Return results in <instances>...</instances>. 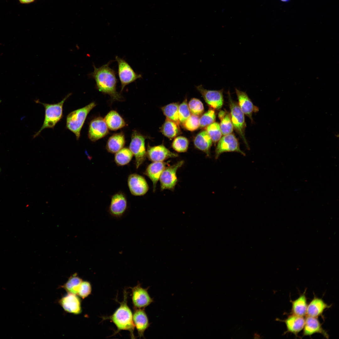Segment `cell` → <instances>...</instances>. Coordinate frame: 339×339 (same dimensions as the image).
<instances>
[{
  "label": "cell",
  "instance_id": "36",
  "mask_svg": "<svg viewBox=\"0 0 339 339\" xmlns=\"http://www.w3.org/2000/svg\"><path fill=\"white\" fill-rule=\"evenodd\" d=\"M187 99L179 106L178 114L180 122L183 123L191 116V112L187 103Z\"/></svg>",
  "mask_w": 339,
  "mask_h": 339
},
{
  "label": "cell",
  "instance_id": "32",
  "mask_svg": "<svg viewBox=\"0 0 339 339\" xmlns=\"http://www.w3.org/2000/svg\"><path fill=\"white\" fill-rule=\"evenodd\" d=\"M219 125L223 135L230 134L233 132L234 127L230 113H226L224 116L221 120Z\"/></svg>",
  "mask_w": 339,
  "mask_h": 339
},
{
  "label": "cell",
  "instance_id": "19",
  "mask_svg": "<svg viewBox=\"0 0 339 339\" xmlns=\"http://www.w3.org/2000/svg\"><path fill=\"white\" fill-rule=\"evenodd\" d=\"M133 320L137 331L138 336L144 337L145 330L150 325L147 315L143 309H135L133 315Z\"/></svg>",
  "mask_w": 339,
  "mask_h": 339
},
{
  "label": "cell",
  "instance_id": "5",
  "mask_svg": "<svg viewBox=\"0 0 339 339\" xmlns=\"http://www.w3.org/2000/svg\"><path fill=\"white\" fill-rule=\"evenodd\" d=\"M230 116L233 127L243 140L248 149L249 145L246 139L245 130L246 127L244 113L241 110L238 104L231 98L229 91L228 92Z\"/></svg>",
  "mask_w": 339,
  "mask_h": 339
},
{
  "label": "cell",
  "instance_id": "31",
  "mask_svg": "<svg viewBox=\"0 0 339 339\" xmlns=\"http://www.w3.org/2000/svg\"><path fill=\"white\" fill-rule=\"evenodd\" d=\"M206 131L212 141L216 142L220 139L222 133L220 125L218 122H213L206 127Z\"/></svg>",
  "mask_w": 339,
  "mask_h": 339
},
{
  "label": "cell",
  "instance_id": "15",
  "mask_svg": "<svg viewBox=\"0 0 339 339\" xmlns=\"http://www.w3.org/2000/svg\"><path fill=\"white\" fill-rule=\"evenodd\" d=\"M127 207V201L125 196L121 193H117L111 198L109 212L112 216L120 218L125 213Z\"/></svg>",
  "mask_w": 339,
  "mask_h": 339
},
{
  "label": "cell",
  "instance_id": "40",
  "mask_svg": "<svg viewBox=\"0 0 339 339\" xmlns=\"http://www.w3.org/2000/svg\"><path fill=\"white\" fill-rule=\"evenodd\" d=\"M20 3L23 4L29 3L33 2L35 0H19Z\"/></svg>",
  "mask_w": 339,
  "mask_h": 339
},
{
  "label": "cell",
  "instance_id": "4",
  "mask_svg": "<svg viewBox=\"0 0 339 339\" xmlns=\"http://www.w3.org/2000/svg\"><path fill=\"white\" fill-rule=\"evenodd\" d=\"M96 105L95 103L92 102L83 107L71 112L67 116L66 128L75 134L77 140L80 137L81 129L88 114Z\"/></svg>",
  "mask_w": 339,
  "mask_h": 339
},
{
  "label": "cell",
  "instance_id": "9",
  "mask_svg": "<svg viewBox=\"0 0 339 339\" xmlns=\"http://www.w3.org/2000/svg\"><path fill=\"white\" fill-rule=\"evenodd\" d=\"M183 164V161H180L164 169L159 179L162 190H173L177 181V171Z\"/></svg>",
  "mask_w": 339,
  "mask_h": 339
},
{
  "label": "cell",
  "instance_id": "21",
  "mask_svg": "<svg viewBox=\"0 0 339 339\" xmlns=\"http://www.w3.org/2000/svg\"><path fill=\"white\" fill-rule=\"evenodd\" d=\"M331 305L326 303L323 300L315 296L313 299L308 305L307 316L318 317L323 316V313L326 309L331 307Z\"/></svg>",
  "mask_w": 339,
  "mask_h": 339
},
{
  "label": "cell",
  "instance_id": "26",
  "mask_svg": "<svg viewBox=\"0 0 339 339\" xmlns=\"http://www.w3.org/2000/svg\"><path fill=\"white\" fill-rule=\"evenodd\" d=\"M125 143V136L123 133L120 132L115 134L108 139L106 144V148L111 153H116L123 148Z\"/></svg>",
  "mask_w": 339,
  "mask_h": 339
},
{
  "label": "cell",
  "instance_id": "39",
  "mask_svg": "<svg viewBox=\"0 0 339 339\" xmlns=\"http://www.w3.org/2000/svg\"><path fill=\"white\" fill-rule=\"evenodd\" d=\"M226 112L223 110H221L218 113V117L221 120L224 116Z\"/></svg>",
  "mask_w": 339,
  "mask_h": 339
},
{
  "label": "cell",
  "instance_id": "30",
  "mask_svg": "<svg viewBox=\"0 0 339 339\" xmlns=\"http://www.w3.org/2000/svg\"><path fill=\"white\" fill-rule=\"evenodd\" d=\"M133 155L129 149L126 148H123L116 153L115 160L118 165L124 166L130 162Z\"/></svg>",
  "mask_w": 339,
  "mask_h": 339
},
{
  "label": "cell",
  "instance_id": "24",
  "mask_svg": "<svg viewBox=\"0 0 339 339\" xmlns=\"http://www.w3.org/2000/svg\"><path fill=\"white\" fill-rule=\"evenodd\" d=\"M212 142L206 130L203 131L199 133L195 137L194 140V144L197 148L204 152L209 156Z\"/></svg>",
  "mask_w": 339,
  "mask_h": 339
},
{
  "label": "cell",
  "instance_id": "8",
  "mask_svg": "<svg viewBox=\"0 0 339 339\" xmlns=\"http://www.w3.org/2000/svg\"><path fill=\"white\" fill-rule=\"evenodd\" d=\"M226 152H237L245 155V153L240 149L238 139L231 133L224 135L219 140L215 150V159H218L222 153Z\"/></svg>",
  "mask_w": 339,
  "mask_h": 339
},
{
  "label": "cell",
  "instance_id": "1",
  "mask_svg": "<svg viewBox=\"0 0 339 339\" xmlns=\"http://www.w3.org/2000/svg\"><path fill=\"white\" fill-rule=\"evenodd\" d=\"M112 62V61H110L98 68L94 64V71L89 73L88 76L94 80L96 88L99 91L109 95L114 100H121L122 98L116 90L117 80L116 73L110 67Z\"/></svg>",
  "mask_w": 339,
  "mask_h": 339
},
{
  "label": "cell",
  "instance_id": "17",
  "mask_svg": "<svg viewBox=\"0 0 339 339\" xmlns=\"http://www.w3.org/2000/svg\"><path fill=\"white\" fill-rule=\"evenodd\" d=\"M303 336H309L316 333H320L325 338L328 339L329 335L322 327L321 324L317 317L307 316L305 318L303 328Z\"/></svg>",
  "mask_w": 339,
  "mask_h": 339
},
{
  "label": "cell",
  "instance_id": "42",
  "mask_svg": "<svg viewBox=\"0 0 339 339\" xmlns=\"http://www.w3.org/2000/svg\"><path fill=\"white\" fill-rule=\"evenodd\" d=\"M279 0L281 2H283V3H289L291 1V0Z\"/></svg>",
  "mask_w": 339,
  "mask_h": 339
},
{
  "label": "cell",
  "instance_id": "38",
  "mask_svg": "<svg viewBox=\"0 0 339 339\" xmlns=\"http://www.w3.org/2000/svg\"><path fill=\"white\" fill-rule=\"evenodd\" d=\"M92 290L90 283L87 281H82L81 283L77 294L84 299L91 293Z\"/></svg>",
  "mask_w": 339,
  "mask_h": 339
},
{
  "label": "cell",
  "instance_id": "23",
  "mask_svg": "<svg viewBox=\"0 0 339 339\" xmlns=\"http://www.w3.org/2000/svg\"><path fill=\"white\" fill-rule=\"evenodd\" d=\"M104 120L109 129L116 131L124 127L126 123L121 116L116 111H110L105 116Z\"/></svg>",
  "mask_w": 339,
  "mask_h": 339
},
{
  "label": "cell",
  "instance_id": "6",
  "mask_svg": "<svg viewBox=\"0 0 339 339\" xmlns=\"http://www.w3.org/2000/svg\"><path fill=\"white\" fill-rule=\"evenodd\" d=\"M115 59L118 64V74L122 92L126 86L142 77L141 74L136 73L124 59L116 56Z\"/></svg>",
  "mask_w": 339,
  "mask_h": 339
},
{
  "label": "cell",
  "instance_id": "14",
  "mask_svg": "<svg viewBox=\"0 0 339 339\" xmlns=\"http://www.w3.org/2000/svg\"><path fill=\"white\" fill-rule=\"evenodd\" d=\"M59 303L68 313L78 315L81 312V300L76 294L68 293L61 299Z\"/></svg>",
  "mask_w": 339,
  "mask_h": 339
},
{
  "label": "cell",
  "instance_id": "43",
  "mask_svg": "<svg viewBox=\"0 0 339 339\" xmlns=\"http://www.w3.org/2000/svg\"><path fill=\"white\" fill-rule=\"evenodd\" d=\"M0 171H1V169H0Z\"/></svg>",
  "mask_w": 339,
  "mask_h": 339
},
{
  "label": "cell",
  "instance_id": "7",
  "mask_svg": "<svg viewBox=\"0 0 339 339\" xmlns=\"http://www.w3.org/2000/svg\"><path fill=\"white\" fill-rule=\"evenodd\" d=\"M145 140V137L141 134L136 130L133 131L129 149L135 157L137 169L141 166L146 159L147 153Z\"/></svg>",
  "mask_w": 339,
  "mask_h": 339
},
{
  "label": "cell",
  "instance_id": "3",
  "mask_svg": "<svg viewBox=\"0 0 339 339\" xmlns=\"http://www.w3.org/2000/svg\"><path fill=\"white\" fill-rule=\"evenodd\" d=\"M72 94H67L60 102L56 104H49L36 100V102L43 105L45 109L44 122L41 127L34 135L33 138L38 136L42 131L46 128H53L56 124L63 117V106L64 102Z\"/></svg>",
  "mask_w": 339,
  "mask_h": 339
},
{
  "label": "cell",
  "instance_id": "10",
  "mask_svg": "<svg viewBox=\"0 0 339 339\" xmlns=\"http://www.w3.org/2000/svg\"><path fill=\"white\" fill-rule=\"evenodd\" d=\"M207 104L211 108L219 110L222 106L223 99V89L210 90L204 89L201 84L196 87Z\"/></svg>",
  "mask_w": 339,
  "mask_h": 339
},
{
  "label": "cell",
  "instance_id": "20",
  "mask_svg": "<svg viewBox=\"0 0 339 339\" xmlns=\"http://www.w3.org/2000/svg\"><path fill=\"white\" fill-rule=\"evenodd\" d=\"M278 320L285 323L287 329L286 333H291L297 336L298 334L303 329L305 318L291 314L284 320Z\"/></svg>",
  "mask_w": 339,
  "mask_h": 339
},
{
  "label": "cell",
  "instance_id": "2",
  "mask_svg": "<svg viewBox=\"0 0 339 339\" xmlns=\"http://www.w3.org/2000/svg\"><path fill=\"white\" fill-rule=\"evenodd\" d=\"M128 292L125 289L123 292V299L120 303V306L114 313L109 316L103 317V320L108 319L116 325L117 330L115 334L122 330L128 331L131 338L135 339L134 331L135 328L132 312L127 304Z\"/></svg>",
  "mask_w": 339,
  "mask_h": 339
},
{
  "label": "cell",
  "instance_id": "35",
  "mask_svg": "<svg viewBox=\"0 0 339 339\" xmlns=\"http://www.w3.org/2000/svg\"><path fill=\"white\" fill-rule=\"evenodd\" d=\"M188 105L190 112L192 114L198 116L201 114L204 111L203 105L197 99H192L189 102Z\"/></svg>",
  "mask_w": 339,
  "mask_h": 339
},
{
  "label": "cell",
  "instance_id": "25",
  "mask_svg": "<svg viewBox=\"0 0 339 339\" xmlns=\"http://www.w3.org/2000/svg\"><path fill=\"white\" fill-rule=\"evenodd\" d=\"M292 303L291 313L297 316L304 317L306 315L308 304L305 292Z\"/></svg>",
  "mask_w": 339,
  "mask_h": 339
},
{
  "label": "cell",
  "instance_id": "13",
  "mask_svg": "<svg viewBox=\"0 0 339 339\" xmlns=\"http://www.w3.org/2000/svg\"><path fill=\"white\" fill-rule=\"evenodd\" d=\"M128 185L131 194L135 196H143L148 190V186L145 178L137 174L129 175Z\"/></svg>",
  "mask_w": 339,
  "mask_h": 339
},
{
  "label": "cell",
  "instance_id": "34",
  "mask_svg": "<svg viewBox=\"0 0 339 339\" xmlns=\"http://www.w3.org/2000/svg\"><path fill=\"white\" fill-rule=\"evenodd\" d=\"M215 119V111L212 109L209 110L199 118L200 126L201 127H207L214 122Z\"/></svg>",
  "mask_w": 339,
  "mask_h": 339
},
{
  "label": "cell",
  "instance_id": "16",
  "mask_svg": "<svg viewBox=\"0 0 339 339\" xmlns=\"http://www.w3.org/2000/svg\"><path fill=\"white\" fill-rule=\"evenodd\" d=\"M149 159L154 162H163L170 158H175L178 155L169 150L163 145L148 147L147 153Z\"/></svg>",
  "mask_w": 339,
  "mask_h": 339
},
{
  "label": "cell",
  "instance_id": "41",
  "mask_svg": "<svg viewBox=\"0 0 339 339\" xmlns=\"http://www.w3.org/2000/svg\"><path fill=\"white\" fill-rule=\"evenodd\" d=\"M253 336L254 339H261V335L256 332L254 333Z\"/></svg>",
  "mask_w": 339,
  "mask_h": 339
},
{
  "label": "cell",
  "instance_id": "22",
  "mask_svg": "<svg viewBox=\"0 0 339 339\" xmlns=\"http://www.w3.org/2000/svg\"><path fill=\"white\" fill-rule=\"evenodd\" d=\"M165 167V164L163 162H154L146 169L145 174L153 182V191L155 190L157 182Z\"/></svg>",
  "mask_w": 339,
  "mask_h": 339
},
{
  "label": "cell",
  "instance_id": "12",
  "mask_svg": "<svg viewBox=\"0 0 339 339\" xmlns=\"http://www.w3.org/2000/svg\"><path fill=\"white\" fill-rule=\"evenodd\" d=\"M108 128L104 119L100 117L94 118L89 123L88 137L91 141L95 142L108 133Z\"/></svg>",
  "mask_w": 339,
  "mask_h": 339
},
{
  "label": "cell",
  "instance_id": "33",
  "mask_svg": "<svg viewBox=\"0 0 339 339\" xmlns=\"http://www.w3.org/2000/svg\"><path fill=\"white\" fill-rule=\"evenodd\" d=\"M188 145L189 142L186 138L182 136H179L174 140L172 147L177 152H184L187 150Z\"/></svg>",
  "mask_w": 339,
  "mask_h": 339
},
{
  "label": "cell",
  "instance_id": "37",
  "mask_svg": "<svg viewBox=\"0 0 339 339\" xmlns=\"http://www.w3.org/2000/svg\"><path fill=\"white\" fill-rule=\"evenodd\" d=\"M183 123L186 129L191 131H194L200 126L199 118L198 116L192 114Z\"/></svg>",
  "mask_w": 339,
  "mask_h": 339
},
{
  "label": "cell",
  "instance_id": "18",
  "mask_svg": "<svg viewBox=\"0 0 339 339\" xmlns=\"http://www.w3.org/2000/svg\"><path fill=\"white\" fill-rule=\"evenodd\" d=\"M235 92L238 100V105L244 113L253 121V112L258 110V108L254 105L247 94L244 92L235 88Z\"/></svg>",
  "mask_w": 339,
  "mask_h": 339
},
{
  "label": "cell",
  "instance_id": "27",
  "mask_svg": "<svg viewBox=\"0 0 339 339\" xmlns=\"http://www.w3.org/2000/svg\"><path fill=\"white\" fill-rule=\"evenodd\" d=\"M82 280L74 273L71 276L67 282L62 286L68 293L77 294Z\"/></svg>",
  "mask_w": 339,
  "mask_h": 339
},
{
  "label": "cell",
  "instance_id": "29",
  "mask_svg": "<svg viewBox=\"0 0 339 339\" xmlns=\"http://www.w3.org/2000/svg\"><path fill=\"white\" fill-rule=\"evenodd\" d=\"M179 106L177 103H172L161 108L166 118L175 122L178 125L180 124L178 114Z\"/></svg>",
  "mask_w": 339,
  "mask_h": 339
},
{
  "label": "cell",
  "instance_id": "28",
  "mask_svg": "<svg viewBox=\"0 0 339 339\" xmlns=\"http://www.w3.org/2000/svg\"><path fill=\"white\" fill-rule=\"evenodd\" d=\"M179 131V125L167 118L166 119L161 129L162 133L169 138L175 137L178 134Z\"/></svg>",
  "mask_w": 339,
  "mask_h": 339
},
{
  "label": "cell",
  "instance_id": "11",
  "mask_svg": "<svg viewBox=\"0 0 339 339\" xmlns=\"http://www.w3.org/2000/svg\"><path fill=\"white\" fill-rule=\"evenodd\" d=\"M132 291V301L134 309H144L153 302L149 294L148 288H144L138 283L136 286L130 288Z\"/></svg>",
  "mask_w": 339,
  "mask_h": 339
}]
</instances>
